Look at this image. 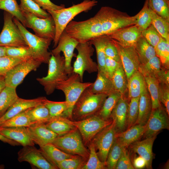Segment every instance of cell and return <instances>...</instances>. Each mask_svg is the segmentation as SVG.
<instances>
[{"mask_svg":"<svg viewBox=\"0 0 169 169\" xmlns=\"http://www.w3.org/2000/svg\"><path fill=\"white\" fill-rule=\"evenodd\" d=\"M96 0H84L80 3L67 8L57 10H49L54 21L56 33L53 41V47L57 45L60 35L69 23L76 15L83 12H87L97 4Z\"/></svg>","mask_w":169,"mask_h":169,"instance_id":"1","label":"cell"},{"mask_svg":"<svg viewBox=\"0 0 169 169\" xmlns=\"http://www.w3.org/2000/svg\"><path fill=\"white\" fill-rule=\"evenodd\" d=\"M108 95L92 93L89 87L82 92L75 104L72 114L73 121L83 120L96 115Z\"/></svg>","mask_w":169,"mask_h":169,"instance_id":"2","label":"cell"},{"mask_svg":"<svg viewBox=\"0 0 169 169\" xmlns=\"http://www.w3.org/2000/svg\"><path fill=\"white\" fill-rule=\"evenodd\" d=\"M92 84L83 82L78 74L73 72L66 79L58 84L56 89L64 93L68 106L67 110L61 116L72 120V111L75 104L83 91Z\"/></svg>","mask_w":169,"mask_h":169,"instance_id":"3","label":"cell"},{"mask_svg":"<svg viewBox=\"0 0 169 169\" xmlns=\"http://www.w3.org/2000/svg\"><path fill=\"white\" fill-rule=\"evenodd\" d=\"M48 64L47 75L36 80L44 87L46 94L49 95L53 93L58 84L66 79L69 76L65 68L64 58L60 54H51Z\"/></svg>","mask_w":169,"mask_h":169,"instance_id":"4","label":"cell"},{"mask_svg":"<svg viewBox=\"0 0 169 169\" xmlns=\"http://www.w3.org/2000/svg\"><path fill=\"white\" fill-rule=\"evenodd\" d=\"M13 21L19 29L28 47L33 59L48 64L51 55L48 49L52 39L39 37L28 31L17 18Z\"/></svg>","mask_w":169,"mask_h":169,"instance_id":"5","label":"cell"},{"mask_svg":"<svg viewBox=\"0 0 169 169\" xmlns=\"http://www.w3.org/2000/svg\"><path fill=\"white\" fill-rule=\"evenodd\" d=\"M51 143L65 153L79 156L87 161L89 158V151L85 146L77 129L58 136Z\"/></svg>","mask_w":169,"mask_h":169,"instance_id":"6","label":"cell"},{"mask_svg":"<svg viewBox=\"0 0 169 169\" xmlns=\"http://www.w3.org/2000/svg\"><path fill=\"white\" fill-rule=\"evenodd\" d=\"M75 49L78 54L74 63L73 72L78 74L83 81L85 71L89 73L98 72L97 64L91 58L95 49L89 42L79 43Z\"/></svg>","mask_w":169,"mask_h":169,"instance_id":"7","label":"cell"},{"mask_svg":"<svg viewBox=\"0 0 169 169\" xmlns=\"http://www.w3.org/2000/svg\"><path fill=\"white\" fill-rule=\"evenodd\" d=\"M4 25L0 33V46L25 47L27 45L19 29L13 21V16L4 12Z\"/></svg>","mask_w":169,"mask_h":169,"instance_id":"8","label":"cell"},{"mask_svg":"<svg viewBox=\"0 0 169 169\" xmlns=\"http://www.w3.org/2000/svg\"><path fill=\"white\" fill-rule=\"evenodd\" d=\"M112 120H103L95 115L82 120L73 121L80 134L84 144L88 145L103 129L110 125Z\"/></svg>","mask_w":169,"mask_h":169,"instance_id":"9","label":"cell"},{"mask_svg":"<svg viewBox=\"0 0 169 169\" xmlns=\"http://www.w3.org/2000/svg\"><path fill=\"white\" fill-rule=\"evenodd\" d=\"M22 12L25 19L26 27L31 28L35 34L39 37L54 40L55 35L56 28L54 21L51 15L43 18L29 13Z\"/></svg>","mask_w":169,"mask_h":169,"instance_id":"10","label":"cell"},{"mask_svg":"<svg viewBox=\"0 0 169 169\" xmlns=\"http://www.w3.org/2000/svg\"><path fill=\"white\" fill-rule=\"evenodd\" d=\"M41 64V62L31 59L18 64L4 76L6 86L16 88L29 73L36 70Z\"/></svg>","mask_w":169,"mask_h":169,"instance_id":"11","label":"cell"},{"mask_svg":"<svg viewBox=\"0 0 169 169\" xmlns=\"http://www.w3.org/2000/svg\"><path fill=\"white\" fill-rule=\"evenodd\" d=\"M116 134L112 120L111 124L99 132L91 141L98 157L103 163H105L108 152L114 141Z\"/></svg>","mask_w":169,"mask_h":169,"instance_id":"12","label":"cell"},{"mask_svg":"<svg viewBox=\"0 0 169 169\" xmlns=\"http://www.w3.org/2000/svg\"><path fill=\"white\" fill-rule=\"evenodd\" d=\"M169 129V115L165 107L161 105L157 108L152 110L145 125L142 137L145 138L157 136L162 130Z\"/></svg>","mask_w":169,"mask_h":169,"instance_id":"13","label":"cell"},{"mask_svg":"<svg viewBox=\"0 0 169 169\" xmlns=\"http://www.w3.org/2000/svg\"><path fill=\"white\" fill-rule=\"evenodd\" d=\"M79 43L71 37L64 30L60 36L57 46L51 51V54L54 55L60 54L61 52H63L65 68L69 76L73 72L71 63L73 58L76 57L74 51Z\"/></svg>","mask_w":169,"mask_h":169,"instance_id":"14","label":"cell"},{"mask_svg":"<svg viewBox=\"0 0 169 169\" xmlns=\"http://www.w3.org/2000/svg\"><path fill=\"white\" fill-rule=\"evenodd\" d=\"M18 161H26L32 166L39 169H56V167L50 163L39 149L34 146H23L18 152Z\"/></svg>","mask_w":169,"mask_h":169,"instance_id":"15","label":"cell"},{"mask_svg":"<svg viewBox=\"0 0 169 169\" xmlns=\"http://www.w3.org/2000/svg\"><path fill=\"white\" fill-rule=\"evenodd\" d=\"M112 39L117 49L121 63L128 79L138 70L141 64L139 57L134 47H124Z\"/></svg>","mask_w":169,"mask_h":169,"instance_id":"16","label":"cell"},{"mask_svg":"<svg viewBox=\"0 0 169 169\" xmlns=\"http://www.w3.org/2000/svg\"><path fill=\"white\" fill-rule=\"evenodd\" d=\"M138 71L144 77H150L156 79L159 82L169 85V69L162 65L156 55L144 64H140Z\"/></svg>","mask_w":169,"mask_h":169,"instance_id":"17","label":"cell"},{"mask_svg":"<svg viewBox=\"0 0 169 169\" xmlns=\"http://www.w3.org/2000/svg\"><path fill=\"white\" fill-rule=\"evenodd\" d=\"M107 35L124 47H134L141 36V32L134 25L119 29Z\"/></svg>","mask_w":169,"mask_h":169,"instance_id":"18","label":"cell"},{"mask_svg":"<svg viewBox=\"0 0 169 169\" xmlns=\"http://www.w3.org/2000/svg\"><path fill=\"white\" fill-rule=\"evenodd\" d=\"M26 128L31 139L39 146L51 143L58 136L48 128L45 123L32 125L26 127Z\"/></svg>","mask_w":169,"mask_h":169,"instance_id":"19","label":"cell"},{"mask_svg":"<svg viewBox=\"0 0 169 169\" xmlns=\"http://www.w3.org/2000/svg\"><path fill=\"white\" fill-rule=\"evenodd\" d=\"M128 100L122 95L112 112L111 118L114 123L116 133L123 132L127 128Z\"/></svg>","mask_w":169,"mask_h":169,"instance_id":"20","label":"cell"},{"mask_svg":"<svg viewBox=\"0 0 169 169\" xmlns=\"http://www.w3.org/2000/svg\"><path fill=\"white\" fill-rule=\"evenodd\" d=\"M156 136L148 137L142 141H137L128 147L132 152L137 153L145 159L147 169H152V162L154 157L152 146Z\"/></svg>","mask_w":169,"mask_h":169,"instance_id":"21","label":"cell"},{"mask_svg":"<svg viewBox=\"0 0 169 169\" xmlns=\"http://www.w3.org/2000/svg\"><path fill=\"white\" fill-rule=\"evenodd\" d=\"M46 98L40 97L32 99H25L19 98L0 117V125L21 112L43 103Z\"/></svg>","mask_w":169,"mask_h":169,"instance_id":"22","label":"cell"},{"mask_svg":"<svg viewBox=\"0 0 169 169\" xmlns=\"http://www.w3.org/2000/svg\"><path fill=\"white\" fill-rule=\"evenodd\" d=\"M0 135L16 141L23 146H34L35 144L25 127H0Z\"/></svg>","mask_w":169,"mask_h":169,"instance_id":"23","label":"cell"},{"mask_svg":"<svg viewBox=\"0 0 169 169\" xmlns=\"http://www.w3.org/2000/svg\"><path fill=\"white\" fill-rule=\"evenodd\" d=\"M145 125L135 124L123 132L116 133L115 137L122 147L128 148L131 144L143 137Z\"/></svg>","mask_w":169,"mask_h":169,"instance_id":"24","label":"cell"},{"mask_svg":"<svg viewBox=\"0 0 169 169\" xmlns=\"http://www.w3.org/2000/svg\"><path fill=\"white\" fill-rule=\"evenodd\" d=\"M110 38L107 35H103L94 38L89 41L95 47L96 53L98 72L101 73L107 77L105 69L106 58L105 52L106 45Z\"/></svg>","mask_w":169,"mask_h":169,"instance_id":"25","label":"cell"},{"mask_svg":"<svg viewBox=\"0 0 169 169\" xmlns=\"http://www.w3.org/2000/svg\"><path fill=\"white\" fill-rule=\"evenodd\" d=\"M45 124L48 128L58 136L64 135L77 129L73 120L61 116L50 118Z\"/></svg>","mask_w":169,"mask_h":169,"instance_id":"26","label":"cell"},{"mask_svg":"<svg viewBox=\"0 0 169 169\" xmlns=\"http://www.w3.org/2000/svg\"><path fill=\"white\" fill-rule=\"evenodd\" d=\"M128 99L139 97L147 90L145 78L138 70L127 79Z\"/></svg>","mask_w":169,"mask_h":169,"instance_id":"27","label":"cell"},{"mask_svg":"<svg viewBox=\"0 0 169 169\" xmlns=\"http://www.w3.org/2000/svg\"><path fill=\"white\" fill-rule=\"evenodd\" d=\"M39 150L46 159L57 169L58 163L76 155L65 153L51 143L40 146Z\"/></svg>","mask_w":169,"mask_h":169,"instance_id":"28","label":"cell"},{"mask_svg":"<svg viewBox=\"0 0 169 169\" xmlns=\"http://www.w3.org/2000/svg\"><path fill=\"white\" fill-rule=\"evenodd\" d=\"M90 91L95 94L107 95L118 92L115 90L111 79L104 74L98 72L95 81L89 87Z\"/></svg>","mask_w":169,"mask_h":169,"instance_id":"29","label":"cell"},{"mask_svg":"<svg viewBox=\"0 0 169 169\" xmlns=\"http://www.w3.org/2000/svg\"><path fill=\"white\" fill-rule=\"evenodd\" d=\"M152 110L151 98L147 90L140 97L138 115L136 124L145 125L151 115Z\"/></svg>","mask_w":169,"mask_h":169,"instance_id":"30","label":"cell"},{"mask_svg":"<svg viewBox=\"0 0 169 169\" xmlns=\"http://www.w3.org/2000/svg\"><path fill=\"white\" fill-rule=\"evenodd\" d=\"M27 112L31 125L46 123L50 119L49 110L43 102L28 109Z\"/></svg>","mask_w":169,"mask_h":169,"instance_id":"31","label":"cell"},{"mask_svg":"<svg viewBox=\"0 0 169 169\" xmlns=\"http://www.w3.org/2000/svg\"><path fill=\"white\" fill-rule=\"evenodd\" d=\"M139 57L141 64H145L156 56L155 48L141 36L134 47Z\"/></svg>","mask_w":169,"mask_h":169,"instance_id":"32","label":"cell"},{"mask_svg":"<svg viewBox=\"0 0 169 169\" xmlns=\"http://www.w3.org/2000/svg\"><path fill=\"white\" fill-rule=\"evenodd\" d=\"M19 97L16 88L6 86L0 93V117Z\"/></svg>","mask_w":169,"mask_h":169,"instance_id":"33","label":"cell"},{"mask_svg":"<svg viewBox=\"0 0 169 169\" xmlns=\"http://www.w3.org/2000/svg\"><path fill=\"white\" fill-rule=\"evenodd\" d=\"M122 95L120 92H116L108 95L96 115L105 120L111 119L112 112Z\"/></svg>","mask_w":169,"mask_h":169,"instance_id":"34","label":"cell"},{"mask_svg":"<svg viewBox=\"0 0 169 169\" xmlns=\"http://www.w3.org/2000/svg\"><path fill=\"white\" fill-rule=\"evenodd\" d=\"M110 79L116 90L124 95L127 89V79L121 63L114 72Z\"/></svg>","mask_w":169,"mask_h":169,"instance_id":"35","label":"cell"},{"mask_svg":"<svg viewBox=\"0 0 169 169\" xmlns=\"http://www.w3.org/2000/svg\"><path fill=\"white\" fill-rule=\"evenodd\" d=\"M0 10H4L11 14L26 28L25 19L16 0H0Z\"/></svg>","mask_w":169,"mask_h":169,"instance_id":"36","label":"cell"},{"mask_svg":"<svg viewBox=\"0 0 169 169\" xmlns=\"http://www.w3.org/2000/svg\"><path fill=\"white\" fill-rule=\"evenodd\" d=\"M150 14L151 24L163 38L169 40V21L159 15L151 8Z\"/></svg>","mask_w":169,"mask_h":169,"instance_id":"37","label":"cell"},{"mask_svg":"<svg viewBox=\"0 0 169 169\" xmlns=\"http://www.w3.org/2000/svg\"><path fill=\"white\" fill-rule=\"evenodd\" d=\"M136 15V21L135 25L141 32L151 24L150 8L148 0H145L142 9Z\"/></svg>","mask_w":169,"mask_h":169,"instance_id":"38","label":"cell"},{"mask_svg":"<svg viewBox=\"0 0 169 169\" xmlns=\"http://www.w3.org/2000/svg\"><path fill=\"white\" fill-rule=\"evenodd\" d=\"M20 1L19 6L22 12L29 13L43 18H47L50 15L32 0H20Z\"/></svg>","mask_w":169,"mask_h":169,"instance_id":"39","label":"cell"},{"mask_svg":"<svg viewBox=\"0 0 169 169\" xmlns=\"http://www.w3.org/2000/svg\"><path fill=\"white\" fill-rule=\"evenodd\" d=\"M123 147L115 137L107 155L105 163L107 169H115L116 163L121 156Z\"/></svg>","mask_w":169,"mask_h":169,"instance_id":"40","label":"cell"},{"mask_svg":"<svg viewBox=\"0 0 169 169\" xmlns=\"http://www.w3.org/2000/svg\"><path fill=\"white\" fill-rule=\"evenodd\" d=\"M31 125L27 109L4 121L0 125V127H27Z\"/></svg>","mask_w":169,"mask_h":169,"instance_id":"41","label":"cell"},{"mask_svg":"<svg viewBox=\"0 0 169 169\" xmlns=\"http://www.w3.org/2000/svg\"><path fill=\"white\" fill-rule=\"evenodd\" d=\"M144 77L147 90L151 98L152 109H156L161 105L159 98V82L153 77L148 76Z\"/></svg>","mask_w":169,"mask_h":169,"instance_id":"42","label":"cell"},{"mask_svg":"<svg viewBox=\"0 0 169 169\" xmlns=\"http://www.w3.org/2000/svg\"><path fill=\"white\" fill-rule=\"evenodd\" d=\"M89 156L82 169H107L105 163L101 161L97 155L93 144L92 141L88 145Z\"/></svg>","mask_w":169,"mask_h":169,"instance_id":"43","label":"cell"},{"mask_svg":"<svg viewBox=\"0 0 169 169\" xmlns=\"http://www.w3.org/2000/svg\"><path fill=\"white\" fill-rule=\"evenodd\" d=\"M156 55L165 68H169V40L163 38L155 48Z\"/></svg>","mask_w":169,"mask_h":169,"instance_id":"44","label":"cell"},{"mask_svg":"<svg viewBox=\"0 0 169 169\" xmlns=\"http://www.w3.org/2000/svg\"><path fill=\"white\" fill-rule=\"evenodd\" d=\"M43 103L49 110L50 118L61 116L68 108L65 101H54L46 98Z\"/></svg>","mask_w":169,"mask_h":169,"instance_id":"45","label":"cell"},{"mask_svg":"<svg viewBox=\"0 0 169 169\" xmlns=\"http://www.w3.org/2000/svg\"><path fill=\"white\" fill-rule=\"evenodd\" d=\"M150 8L156 14L169 21V3L166 0H148Z\"/></svg>","mask_w":169,"mask_h":169,"instance_id":"46","label":"cell"},{"mask_svg":"<svg viewBox=\"0 0 169 169\" xmlns=\"http://www.w3.org/2000/svg\"><path fill=\"white\" fill-rule=\"evenodd\" d=\"M87 160L78 155L65 159L58 163V169H82Z\"/></svg>","mask_w":169,"mask_h":169,"instance_id":"47","label":"cell"},{"mask_svg":"<svg viewBox=\"0 0 169 169\" xmlns=\"http://www.w3.org/2000/svg\"><path fill=\"white\" fill-rule=\"evenodd\" d=\"M6 47L7 56L18 59L23 61L33 59L28 46Z\"/></svg>","mask_w":169,"mask_h":169,"instance_id":"48","label":"cell"},{"mask_svg":"<svg viewBox=\"0 0 169 169\" xmlns=\"http://www.w3.org/2000/svg\"><path fill=\"white\" fill-rule=\"evenodd\" d=\"M139 99L140 97L131 98L128 102L127 129L136 123L138 115Z\"/></svg>","mask_w":169,"mask_h":169,"instance_id":"49","label":"cell"},{"mask_svg":"<svg viewBox=\"0 0 169 169\" xmlns=\"http://www.w3.org/2000/svg\"><path fill=\"white\" fill-rule=\"evenodd\" d=\"M141 36L154 48L163 38L151 24L141 32Z\"/></svg>","mask_w":169,"mask_h":169,"instance_id":"50","label":"cell"},{"mask_svg":"<svg viewBox=\"0 0 169 169\" xmlns=\"http://www.w3.org/2000/svg\"><path fill=\"white\" fill-rule=\"evenodd\" d=\"M23 61L7 55L0 57V76H5L15 66Z\"/></svg>","mask_w":169,"mask_h":169,"instance_id":"51","label":"cell"},{"mask_svg":"<svg viewBox=\"0 0 169 169\" xmlns=\"http://www.w3.org/2000/svg\"><path fill=\"white\" fill-rule=\"evenodd\" d=\"M127 148L123 147L121 156L116 163L115 169H134Z\"/></svg>","mask_w":169,"mask_h":169,"instance_id":"52","label":"cell"},{"mask_svg":"<svg viewBox=\"0 0 169 169\" xmlns=\"http://www.w3.org/2000/svg\"><path fill=\"white\" fill-rule=\"evenodd\" d=\"M159 98L164 105L166 111L169 115V85L159 83Z\"/></svg>","mask_w":169,"mask_h":169,"instance_id":"53","label":"cell"},{"mask_svg":"<svg viewBox=\"0 0 169 169\" xmlns=\"http://www.w3.org/2000/svg\"><path fill=\"white\" fill-rule=\"evenodd\" d=\"M105 52L106 57H109L118 62L121 63L120 57L117 49L112 40L111 38L106 45Z\"/></svg>","mask_w":169,"mask_h":169,"instance_id":"54","label":"cell"},{"mask_svg":"<svg viewBox=\"0 0 169 169\" xmlns=\"http://www.w3.org/2000/svg\"><path fill=\"white\" fill-rule=\"evenodd\" d=\"M40 7L45 10H57L65 8L64 4L58 5L52 3L50 0H32Z\"/></svg>","mask_w":169,"mask_h":169,"instance_id":"55","label":"cell"},{"mask_svg":"<svg viewBox=\"0 0 169 169\" xmlns=\"http://www.w3.org/2000/svg\"><path fill=\"white\" fill-rule=\"evenodd\" d=\"M121 63L106 56L105 69L107 76L110 79L114 72Z\"/></svg>","mask_w":169,"mask_h":169,"instance_id":"56","label":"cell"},{"mask_svg":"<svg viewBox=\"0 0 169 169\" xmlns=\"http://www.w3.org/2000/svg\"><path fill=\"white\" fill-rule=\"evenodd\" d=\"M132 165L134 169H141L146 167V162L145 159L139 156H134L132 161Z\"/></svg>","mask_w":169,"mask_h":169,"instance_id":"57","label":"cell"},{"mask_svg":"<svg viewBox=\"0 0 169 169\" xmlns=\"http://www.w3.org/2000/svg\"><path fill=\"white\" fill-rule=\"evenodd\" d=\"M0 140L4 143H8L11 146H15L20 145L19 143L16 141L7 138L1 135H0Z\"/></svg>","mask_w":169,"mask_h":169,"instance_id":"58","label":"cell"},{"mask_svg":"<svg viewBox=\"0 0 169 169\" xmlns=\"http://www.w3.org/2000/svg\"><path fill=\"white\" fill-rule=\"evenodd\" d=\"M6 86L4 76H0V93Z\"/></svg>","mask_w":169,"mask_h":169,"instance_id":"59","label":"cell"},{"mask_svg":"<svg viewBox=\"0 0 169 169\" xmlns=\"http://www.w3.org/2000/svg\"><path fill=\"white\" fill-rule=\"evenodd\" d=\"M6 47L0 46V57L6 55Z\"/></svg>","mask_w":169,"mask_h":169,"instance_id":"60","label":"cell"},{"mask_svg":"<svg viewBox=\"0 0 169 169\" xmlns=\"http://www.w3.org/2000/svg\"><path fill=\"white\" fill-rule=\"evenodd\" d=\"M4 168L3 166L0 165V169H3Z\"/></svg>","mask_w":169,"mask_h":169,"instance_id":"61","label":"cell"},{"mask_svg":"<svg viewBox=\"0 0 169 169\" xmlns=\"http://www.w3.org/2000/svg\"><path fill=\"white\" fill-rule=\"evenodd\" d=\"M167 2L169 3V0H166Z\"/></svg>","mask_w":169,"mask_h":169,"instance_id":"62","label":"cell"}]
</instances>
